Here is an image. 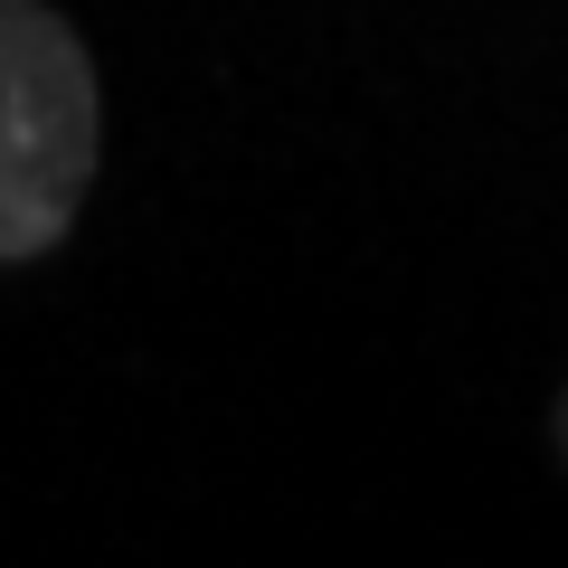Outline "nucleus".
Here are the masks:
<instances>
[{
  "instance_id": "obj_1",
  "label": "nucleus",
  "mask_w": 568,
  "mask_h": 568,
  "mask_svg": "<svg viewBox=\"0 0 568 568\" xmlns=\"http://www.w3.org/2000/svg\"><path fill=\"white\" fill-rule=\"evenodd\" d=\"M104 152L95 58L48 0H0V265L77 227Z\"/></svg>"
},
{
  "instance_id": "obj_2",
  "label": "nucleus",
  "mask_w": 568,
  "mask_h": 568,
  "mask_svg": "<svg viewBox=\"0 0 568 568\" xmlns=\"http://www.w3.org/2000/svg\"><path fill=\"white\" fill-rule=\"evenodd\" d=\"M559 455H568V398H559Z\"/></svg>"
}]
</instances>
